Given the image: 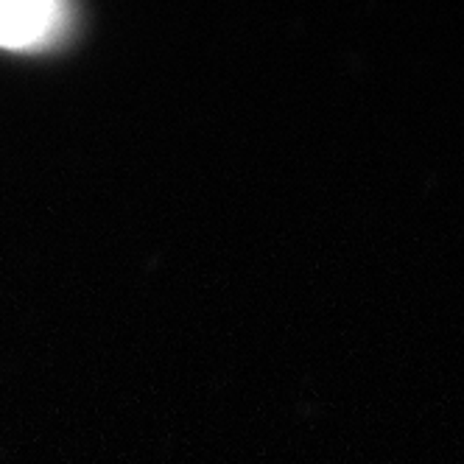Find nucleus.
Returning a JSON list of instances; mask_svg holds the SVG:
<instances>
[{
    "label": "nucleus",
    "mask_w": 464,
    "mask_h": 464,
    "mask_svg": "<svg viewBox=\"0 0 464 464\" xmlns=\"http://www.w3.org/2000/svg\"><path fill=\"white\" fill-rule=\"evenodd\" d=\"M71 9L59 0H0V48H40L68 25Z\"/></svg>",
    "instance_id": "nucleus-1"
}]
</instances>
